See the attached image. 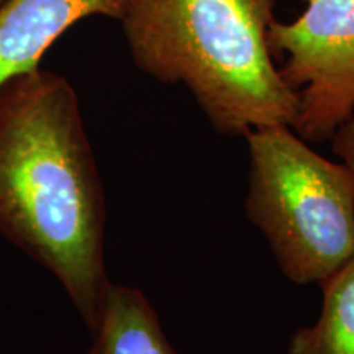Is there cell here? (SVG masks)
Here are the masks:
<instances>
[{
	"mask_svg": "<svg viewBox=\"0 0 354 354\" xmlns=\"http://www.w3.org/2000/svg\"><path fill=\"white\" fill-rule=\"evenodd\" d=\"M105 218L71 82L38 68L0 87V233L59 281L88 331L110 286Z\"/></svg>",
	"mask_w": 354,
	"mask_h": 354,
	"instance_id": "obj_1",
	"label": "cell"
},
{
	"mask_svg": "<svg viewBox=\"0 0 354 354\" xmlns=\"http://www.w3.org/2000/svg\"><path fill=\"white\" fill-rule=\"evenodd\" d=\"M277 0H128L123 35L136 68L183 84L221 135L295 120L299 94L268 46Z\"/></svg>",
	"mask_w": 354,
	"mask_h": 354,
	"instance_id": "obj_2",
	"label": "cell"
},
{
	"mask_svg": "<svg viewBox=\"0 0 354 354\" xmlns=\"http://www.w3.org/2000/svg\"><path fill=\"white\" fill-rule=\"evenodd\" d=\"M246 215L290 282L320 284L354 254V179L289 125L246 135Z\"/></svg>",
	"mask_w": 354,
	"mask_h": 354,
	"instance_id": "obj_3",
	"label": "cell"
},
{
	"mask_svg": "<svg viewBox=\"0 0 354 354\" xmlns=\"http://www.w3.org/2000/svg\"><path fill=\"white\" fill-rule=\"evenodd\" d=\"M304 2L294 21H272L268 46L281 59L282 79L299 94L292 130L320 143L354 110V0Z\"/></svg>",
	"mask_w": 354,
	"mask_h": 354,
	"instance_id": "obj_4",
	"label": "cell"
},
{
	"mask_svg": "<svg viewBox=\"0 0 354 354\" xmlns=\"http://www.w3.org/2000/svg\"><path fill=\"white\" fill-rule=\"evenodd\" d=\"M128 0H6L0 6V87L39 68L46 51L87 17L120 20Z\"/></svg>",
	"mask_w": 354,
	"mask_h": 354,
	"instance_id": "obj_5",
	"label": "cell"
},
{
	"mask_svg": "<svg viewBox=\"0 0 354 354\" xmlns=\"http://www.w3.org/2000/svg\"><path fill=\"white\" fill-rule=\"evenodd\" d=\"M87 354H177L156 310L136 287L110 282Z\"/></svg>",
	"mask_w": 354,
	"mask_h": 354,
	"instance_id": "obj_6",
	"label": "cell"
},
{
	"mask_svg": "<svg viewBox=\"0 0 354 354\" xmlns=\"http://www.w3.org/2000/svg\"><path fill=\"white\" fill-rule=\"evenodd\" d=\"M320 286V315L290 336L287 354H354V254Z\"/></svg>",
	"mask_w": 354,
	"mask_h": 354,
	"instance_id": "obj_7",
	"label": "cell"
},
{
	"mask_svg": "<svg viewBox=\"0 0 354 354\" xmlns=\"http://www.w3.org/2000/svg\"><path fill=\"white\" fill-rule=\"evenodd\" d=\"M331 149L354 179V110L330 136Z\"/></svg>",
	"mask_w": 354,
	"mask_h": 354,
	"instance_id": "obj_8",
	"label": "cell"
},
{
	"mask_svg": "<svg viewBox=\"0 0 354 354\" xmlns=\"http://www.w3.org/2000/svg\"><path fill=\"white\" fill-rule=\"evenodd\" d=\"M3 2H6V0H0V6H2V3H3Z\"/></svg>",
	"mask_w": 354,
	"mask_h": 354,
	"instance_id": "obj_9",
	"label": "cell"
}]
</instances>
